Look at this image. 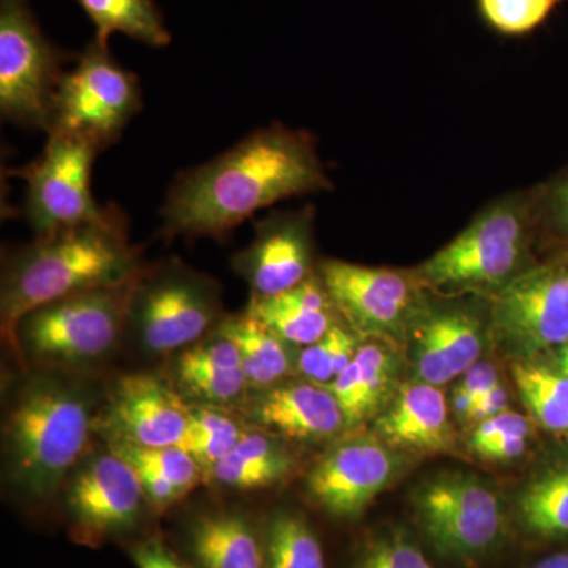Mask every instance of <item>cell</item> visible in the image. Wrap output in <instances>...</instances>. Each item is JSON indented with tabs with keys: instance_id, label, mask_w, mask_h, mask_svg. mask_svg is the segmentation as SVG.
<instances>
[{
	"instance_id": "1",
	"label": "cell",
	"mask_w": 568,
	"mask_h": 568,
	"mask_svg": "<svg viewBox=\"0 0 568 568\" xmlns=\"http://www.w3.org/2000/svg\"><path fill=\"white\" fill-rule=\"evenodd\" d=\"M332 186L315 138L275 123L179 175L162 209L163 233L223 239L261 209Z\"/></svg>"
},
{
	"instance_id": "2",
	"label": "cell",
	"mask_w": 568,
	"mask_h": 568,
	"mask_svg": "<svg viewBox=\"0 0 568 568\" xmlns=\"http://www.w3.org/2000/svg\"><path fill=\"white\" fill-rule=\"evenodd\" d=\"M144 265L130 245L121 212L108 207L95 222L39 235L11 254L0 287L2 339L18 349V325L40 306L71 294L125 282Z\"/></svg>"
},
{
	"instance_id": "3",
	"label": "cell",
	"mask_w": 568,
	"mask_h": 568,
	"mask_svg": "<svg viewBox=\"0 0 568 568\" xmlns=\"http://www.w3.org/2000/svg\"><path fill=\"white\" fill-rule=\"evenodd\" d=\"M91 399L69 381L33 376L18 390L3 426L10 487L29 503H47L80 465L91 437Z\"/></svg>"
},
{
	"instance_id": "4",
	"label": "cell",
	"mask_w": 568,
	"mask_h": 568,
	"mask_svg": "<svg viewBox=\"0 0 568 568\" xmlns=\"http://www.w3.org/2000/svg\"><path fill=\"white\" fill-rule=\"evenodd\" d=\"M540 189L504 194L485 205L465 230L414 268L429 293L491 298L528 271L538 230Z\"/></svg>"
},
{
	"instance_id": "5",
	"label": "cell",
	"mask_w": 568,
	"mask_h": 568,
	"mask_svg": "<svg viewBox=\"0 0 568 568\" xmlns=\"http://www.w3.org/2000/svg\"><path fill=\"white\" fill-rule=\"evenodd\" d=\"M413 514L425 544L446 562L477 567L506 547L510 515L485 478L440 473L413 493Z\"/></svg>"
},
{
	"instance_id": "6",
	"label": "cell",
	"mask_w": 568,
	"mask_h": 568,
	"mask_svg": "<svg viewBox=\"0 0 568 568\" xmlns=\"http://www.w3.org/2000/svg\"><path fill=\"white\" fill-rule=\"evenodd\" d=\"M141 271L125 282L91 287L33 310L18 325V349L48 366L88 365L106 357L129 328Z\"/></svg>"
},
{
	"instance_id": "7",
	"label": "cell",
	"mask_w": 568,
	"mask_h": 568,
	"mask_svg": "<svg viewBox=\"0 0 568 568\" xmlns=\"http://www.w3.org/2000/svg\"><path fill=\"white\" fill-rule=\"evenodd\" d=\"M224 320L222 291L179 261L142 267L130 304L129 328L148 353L183 351Z\"/></svg>"
},
{
	"instance_id": "8",
	"label": "cell",
	"mask_w": 568,
	"mask_h": 568,
	"mask_svg": "<svg viewBox=\"0 0 568 568\" xmlns=\"http://www.w3.org/2000/svg\"><path fill=\"white\" fill-rule=\"evenodd\" d=\"M141 104L138 78L115 62L108 43L93 39L63 73L50 133L81 138L102 152L121 138Z\"/></svg>"
},
{
	"instance_id": "9",
	"label": "cell",
	"mask_w": 568,
	"mask_h": 568,
	"mask_svg": "<svg viewBox=\"0 0 568 568\" xmlns=\"http://www.w3.org/2000/svg\"><path fill=\"white\" fill-rule=\"evenodd\" d=\"M65 55L41 32L29 0H0V112L50 133Z\"/></svg>"
},
{
	"instance_id": "10",
	"label": "cell",
	"mask_w": 568,
	"mask_h": 568,
	"mask_svg": "<svg viewBox=\"0 0 568 568\" xmlns=\"http://www.w3.org/2000/svg\"><path fill=\"white\" fill-rule=\"evenodd\" d=\"M491 339L517 361L568 342V261L532 265L489 298Z\"/></svg>"
},
{
	"instance_id": "11",
	"label": "cell",
	"mask_w": 568,
	"mask_h": 568,
	"mask_svg": "<svg viewBox=\"0 0 568 568\" xmlns=\"http://www.w3.org/2000/svg\"><path fill=\"white\" fill-rule=\"evenodd\" d=\"M317 272L343 323L362 339H383L394 346L406 343L428 294L413 271L325 260Z\"/></svg>"
},
{
	"instance_id": "12",
	"label": "cell",
	"mask_w": 568,
	"mask_h": 568,
	"mask_svg": "<svg viewBox=\"0 0 568 568\" xmlns=\"http://www.w3.org/2000/svg\"><path fill=\"white\" fill-rule=\"evenodd\" d=\"M148 506L136 470L114 452L93 454L65 484L70 537L100 548L133 532Z\"/></svg>"
},
{
	"instance_id": "13",
	"label": "cell",
	"mask_w": 568,
	"mask_h": 568,
	"mask_svg": "<svg viewBox=\"0 0 568 568\" xmlns=\"http://www.w3.org/2000/svg\"><path fill=\"white\" fill-rule=\"evenodd\" d=\"M48 136L40 159L18 171L28 182L26 215L39 235L95 222L108 211L91 193L92 164L99 149L70 134L54 132Z\"/></svg>"
},
{
	"instance_id": "14",
	"label": "cell",
	"mask_w": 568,
	"mask_h": 568,
	"mask_svg": "<svg viewBox=\"0 0 568 568\" xmlns=\"http://www.w3.org/2000/svg\"><path fill=\"white\" fill-rule=\"evenodd\" d=\"M409 467L406 454L375 435L338 440L305 477V491L328 517L354 521Z\"/></svg>"
},
{
	"instance_id": "15",
	"label": "cell",
	"mask_w": 568,
	"mask_h": 568,
	"mask_svg": "<svg viewBox=\"0 0 568 568\" xmlns=\"http://www.w3.org/2000/svg\"><path fill=\"white\" fill-rule=\"evenodd\" d=\"M491 339L487 312L466 295L426 294L407 332L414 377L443 387L480 362Z\"/></svg>"
},
{
	"instance_id": "16",
	"label": "cell",
	"mask_w": 568,
	"mask_h": 568,
	"mask_svg": "<svg viewBox=\"0 0 568 568\" xmlns=\"http://www.w3.org/2000/svg\"><path fill=\"white\" fill-rule=\"evenodd\" d=\"M190 406L159 376L126 375L112 384L100 414L99 429L108 443L168 447L181 443Z\"/></svg>"
},
{
	"instance_id": "17",
	"label": "cell",
	"mask_w": 568,
	"mask_h": 568,
	"mask_svg": "<svg viewBox=\"0 0 568 568\" xmlns=\"http://www.w3.org/2000/svg\"><path fill=\"white\" fill-rule=\"evenodd\" d=\"M313 207L278 212L256 224L252 244L233 260L234 271L252 287V297L293 290L316 274Z\"/></svg>"
},
{
	"instance_id": "18",
	"label": "cell",
	"mask_w": 568,
	"mask_h": 568,
	"mask_svg": "<svg viewBox=\"0 0 568 568\" xmlns=\"http://www.w3.org/2000/svg\"><path fill=\"white\" fill-rule=\"evenodd\" d=\"M250 418L283 439L321 443L347 429L345 414L327 387L312 381L280 383L257 390Z\"/></svg>"
},
{
	"instance_id": "19",
	"label": "cell",
	"mask_w": 568,
	"mask_h": 568,
	"mask_svg": "<svg viewBox=\"0 0 568 568\" xmlns=\"http://www.w3.org/2000/svg\"><path fill=\"white\" fill-rule=\"evenodd\" d=\"M373 435L406 455L450 452L455 433L446 395L422 381L403 384L376 417Z\"/></svg>"
},
{
	"instance_id": "20",
	"label": "cell",
	"mask_w": 568,
	"mask_h": 568,
	"mask_svg": "<svg viewBox=\"0 0 568 568\" xmlns=\"http://www.w3.org/2000/svg\"><path fill=\"white\" fill-rule=\"evenodd\" d=\"M246 313L294 347L320 342L343 321L320 272L282 294L250 298Z\"/></svg>"
},
{
	"instance_id": "21",
	"label": "cell",
	"mask_w": 568,
	"mask_h": 568,
	"mask_svg": "<svg viewBox=\"0 0 568 568\" xmlns=\"http://www.w3.org/2000/svg\"><path fill=\"white\" fill-rule=\"evenodd\" d=\"M181 353L175 362L179 386L203 405H234L248 390L241 354L219 327Z\"/></svg>"
},
{
	"instance_id": "22",
	"label": "cell",
	"mask_w": 568,
	"mask_h": 568,
	"mask_svg": "<svg viewBox=\"0 0 568 568\" xmlns=\"http://www.w3.org/2000/svg\"><path fill=\"white\" fill-rule=\"evenodd\" d=\"M186 547L196 568H265L264 529L231 508L196 515Z\"/></svg>"
},
{
	"instance_id": "23",
	"label": "cell",
	"mask_w": 568,
	"mask_h": 568,
	"mask_svg": "<svg viewBox=\"0 0 568 568\" xmlns=\"http://www.w3.org/2000/svg\"><path fill=\"white\" fill-rule=\"evenodd\" d=\"M297 467L291 448L283 437L261 429L245 432L237 446L211 473L220 487L254 491L276 487L287 480Z\"/></svg>"
},
{
	"instance_id": "24",
	"label": "cell",
	"mask_w": 568,
	"mask_h": 568,
	"mask_svg": "<svg viewBox=\"0 0 568 568\" xmlns=\"http://www.w3.org/2000/svg\"><path fill=\"white\" fill-rule=\"evenodd\" d=\"M518 529L534 540L568 538V457L545 463L530 474L515 497Z\"/></svg>"
},
{
	"instance_id": "25",
	"label": "cell",
	"mask_w": 568,
	"mask_h": 568,
	"mask_svg": "<svg viewBox=\"0 0 568 568\" xmlns=\"http://www.w3.org/2000/svg\"><path fill=\"white\" fill-rule=\"evenodd\" d=\"M219 331L237 347L250 387L256 390L282 383L297 365V358L294 361L293 357L294 346L246 312L224 316Z\"/></svg>"
},
{
	"instance_id": "26",
	"label": "cell",
	"mask_w": 568,
	"mask_h": 568,
	"mask_svg": "<svg viewBox=\"0 0 568 568\" xmlns=\"http://www.w3.org/2000/svg\"><path fill=\"white\" fill-rule=\"evenodd\" d=\"M511 376L536 424L568 440V376L538 361L514 362Z\"/></svg>"
},
{
	"instance_id": "27",
	"label": "cell",
	"mask_w": 568,
	"mask_h": 568,
	"mask_svg": "<svg viewBox=\"0 0 568 568\" xmlns=\"http://www.w3.org/2000/svg\"><path fill=\"white\" fill-rule=\"evenodd\" d=\"M95 28V39L108 43L112 33H123L152 48L170 44L171 33L153 0H74Z\"/></svg>"
},
{
	"instance_id": "28",
	"label": "cell",
	"mask_w": 568,
	"mask_h": 568,
	"mask_svg": "<svg viewBox=\"0 0 568 568\" xmlns=\"http://www.w3.org/2000/svg\"><path fill=\"white\" fill-rule=\"evenodd\" d=\"M263 529L265 568H325L320 538L304 515L280 508Z\"/></svg>"
},
{
	"instance_id": "29",
	"label": "cell",
	"mask_w": 568,
	"mask_h": 568,
	"mask_svg": "<svg viewBox=\"0 0 568 568\" xmlns=\"http://www.w3.org/2000/svg\"><path fill=\"white\" fill-rule=\"evenodd\" d=\"M244 433L222 407H190L189 424L178 446L197 463L204 478H209L213 467L233 452Z\"/></svg>"
},
{
	"instance_id": "30",
	"label": "cell",
	"mask_w": 568,
	"mask_h": 568,
	"mask_svg": "<svg viewBox=\"0 0 568 568\" xmlns=\"http://www.w3.org/2000/svg\"><path fill=\"white\" fill-rule=\"evenodd\" d=\"M361 343V336L342 321L320 342L302 347L295 368L305 379L328 386L354 361Z\"/></svg>"
},
{
	"instance_id": "31",
	"label": "cell",
	"mask_w": 568,
	"mask_h": 568,
	"mask_svg": "<svg viewBox=\"0 0 568 568\" xmlns=\"http://www.w3.org/2000/svg\"><path fill=\"white\" fill-rule=\"evenodd\" d=\"M110 448L130 466L151 470L163 480L170 481L182 497L189 496L204 478L197 463L179 446L136 447L111 444Z\"/></svg>"
},
{
	"instance_id": "32",
	"label": "cell",
	"mask_w": 568,
	"mask_h": 568,
	"mask_svg": "<svg viewBox=\"0 0 568 568\" xmlns=\"http://www.w3.org/2000/svg\"><path fill=\"white\" fill-rule=\"evenodd\" d=\"M349 568H436L403 528H384L372 534L355 552Z\"/></svg>"
},
{
	"instance_id": "33",
	"label": "cell",
	"mask_w": 568,
	"mask_h": 568,
	"mask_svg": "<svg viewBox=\"0 0 568 568\" xmlns=\"http://www.w3.org/2000/svg\"><path fill=\"white\" fill-rule=\"evenodd\" d=\"M560 0H477L484 20L504 36H525L547 21Z\"/></svg>"
},
{
	"instance_id": "34",
	"label": "cell",
	"mask_w": 568,
	"mask_h": 568,
	"mask_svg": "<svg viewBox=\"0 0 568 568\" xmlns=\"http://www.w3.org/2000/svg\"><path fill=\"white\" fill-rule=\"evenodd\" d=\"M568 241V170L547 186H540L538 200V230Z\"/></svg>"
},
{
	"instance_id": "35",
	"label": "cell",
	"mask_w": 568,
	"mask_h": 568,
	"mask_svg": "<svg viewBox=\"0 0 568 568\" xmlns=\"http://www.w3.org/2000/svg\"><path fill=\"white\" fill-rule=\"evenodd\" d=\"M515 435L530 437L532 435V424L525 414L507 409L476 425V428L470 433L469 447L476 454L480 448L487 447L489 444L503 439V437Z\"/></svg>"
},
{
	"instance_id": "36",
	"label": "cell",
	"mask_w": 568,
	"mask_h": 568,
	"mask_svg": "<svg viewBox=\"0 0 568 568\" xmlns=\"http://www.w3.org/2000/svg\"><path fill=\"white\" fill-rule=\"evenodd\" d=\"M138 568H193L168 547L160 537L138 541L130 551Z\"/></svg>"
},
{
	"instance_id": "37",
	"label": "cell",
	"mask_w": 568,
	"mask_h": 568,
	"mask_svg": "<svg viewBox=\"0 0 568 568\" xmlns=\"http://www.w3.org/2000/svg\"><path fill=\"white\" fill-rule=\"evenodd\" d=\"M462 377L463 379H459L458 386L455 387V390L470 396V398L476 403L481 398V396L487 395L493 387L503 383V381H500L499 373H497L496 366L481 361L477 362L476 365L470 366Z\"/></svg>"
},
{
	"instance_id": "38",
	"label": "cell",
	"mask_w": 568,
	"mask_h": 568,
	"mask_svg": "<svg viewBox=\"0 0 568 568\" xmlns=\"http://www.w3.org/2000/svg\"><path fill=\"white\" fill-rule=\"evenodd\" d=\"M529 447V436H507L476 452L477 457L488 462H514L521 458Z\"/></svg>"
},
{
	"instance_id": "39",
	"label": "cell",
	"mask_w": 568,
	"mask_h": 568,
	"mask_svg": "<svg viewBox=\"0 0 568 568\" xmlns=\"http://www.w3.org/2000/svg\"><path fill=\"white\" fill-rule=\"evenodd\" d=\"M507 409L508 390L503 383H499L496 387H493L487 395L478 399L466 420L470 422V424L478 425L480 422L487 420L489 417H495L497 414L504 413V410Z\"/></svg>"
},
{
	"instance_id": "40",
	"label": "cell",
	"mask_w": 568,
	"mask_h": 568,
	"mask_svg": "<svg viewBox=\"0 0 568 568\" xmlns=\"http://www.w3.org/2000/svg\"><path fill=\"white\" fill-rule=\"evenodd\" d=\"M528 568H568V549L566 551L555 552L547 558L538 559Z\"/></svg>"
},
{
	"instance_id": "41",
	"label": "cell",
	"mask_w": 568,
	"mask_h": 568,
	"mask_svg": "<svg viewBox=\"0 0 568 568\" xmlns=\"http://www.w3.org/2000/svg\"><path fill=\"white\" fill-rule=\"evenodd\" d=\"M558 362H556V368L559 369L562 375L568 376V342L566 345L558 349Z\"/></svg>"
}]
</instances>
